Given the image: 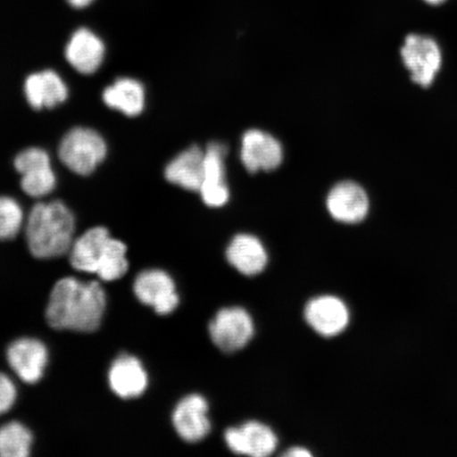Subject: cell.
<instances>
[{
  "instance_id": "1",
  "label": "cell",
  "mask_w": 457,
  "mask_h": 457,
  "mask_svg": "<svg viewBox=\"0 0 457 457\" xmlns=\"http://www.w3.org/2000/svg\"><path fill=\"white\" fill-rule=\"evenodd\" d=\"M106 304L105 290L99 282L84 283L67 277L54 286L46 320L57 330L94 333L100 328Z\"/></svg>"
},
{
  "instance_id": "2",
  "label": "cell",
  "mask_w": 457,
  "mask_h": 457,
  "mask_svg": "<svg viewBox=\"0 0 457 457\" xmlns=\"http://www.w3.org/2000/svg\"><path fill=\"white\" fill-rule=\"evenodd\" d=\"M76 232L72 211L61 200L38 203L26 221L29 251L37 259H56L70 253Z\"/></svg>"
},
{
  "instance_id": "3",
  "label": "cell",
  "mask_w": 457,
  "mask_h": 457,
  "mask_svg": "<svg viewBox=\"0 0 457 457\" xmlns=\"http://www.w3.org/2000/svg\"><path fill=\"white\" fill-rule=\"evenodd\" d=\"M57 153L68 170L79 176H88L104 162L107 145L98 131L74 128L62 137Z\"/></svg>"
},
{
  "instance_id": "4",
  "label": "cell",
  "mask_w": 457,
  "mask_h": 457,
  "mask_svg": "<svg viewBox=\"0 0 457 457\" xmlns=\"http://www.w3.org/2000/svg\"><path fill=\"white\" fill-rule=\"evenodd\" d=\"M254 322L242 307L222 308L209 324V334L214 345L225 353L243 350L254 336Z\"/></svg>"
},
{
  "instance_id": "5",
  "label": "cell",
  "mask_w": 457,
  "mask_h": 457,
  "mask_svg": "<svg viewBox=\"0 0 457 457\" xmlns=\"http://www.w3.org/2000/svg\"><path fill=\"white\" fill-rule=\"evenodd\" d=\"M403 64L411 72V79L422 87H428L442 68L441 48L433 38L410 34L402 48Z\"/></svg>"
},
{
  "instance_id": "6",
  "label": "cell",
  "mask_w": 457,
  "mask_h": 457,
  "mask_svg": "<svg viewBox=\"0 0 457 457\" xmlns=\"http://www.w3.org/2000/svg\"><path fill=\"white\" fill-rule=\"evenodd\" d=\"M14 168L21 176V187L28 196L42 198L53 193L56 176L49 154L39 147L21 151L14 160Z\"/></svg>"
},
{
  "instance_id": "7",
  "label": "cell",
  "mask_w": 457,
  "mask_h": 457,
  "mask_svg": "<svg viewBox=\"0 0 457 457\" xmlns=\"http://www.w3.org/2000/svg\"><path fill=\"white\" fill-rule=\"evenodd\" d=\"M134 293L142 304L153 307L159 314L173 312L179 304L174 279L163 270L139 273L135 279Z\"/></svg>"
},
{
  "instance_id": "8",
  "label": "cell",
  "mask_w": 457,
  "mask_h": 457,
  "mask_svg": "<svg viewBox=\"0 0 457 457\" xmlns=\"http://www.w3.org/2000/svg\"><path fill=\"white\" fill-rule=\"evenodd\" d=\"M225 442L236 454L266 457L277 450L278 439L270 426L251 420L239 427L228 428L225 432Z\"/></svg>"
},
{
  "instance_id": "9",
  "label": "cell",
  "mask_w": 457,
  "mask_h": 457,
  "mask_svg": "<svg viewBox=\"0 0 457 457\" xmlns=\"http://www.w3.org/2000/svg\"><path fill=\"white\" fill-rule=\"evenodd\" d=\"M306 322L320 336L333 338L345 331L350 323V310L338 296L320 295L307 303Z\"/></svg>"
},
{
  "instance_id": "10",
  "label": "cell",
  "mask_w": 457,
  "mask_h": 457,
  "mask_svg": "<svg viewBox=\"0 0 457 457\" xmlns=\"http://www.w3.org/2000/svg\"><path fill=\"white\" fill-rule=\"evenodd\" d=\"M177 434L187 443H197L211 431L209 404L198 394H191L180 400L171 416Z\"/></svg>"
},
{
  "instance_id": "11",
  "label": "cell",
  "mask_w": 457,
  "mask_h": 457,
  "mask_svg": "<svg viewBox=\"0 0 457 457\" xmlns=\"http://www.w3.org/2000/svg\"><path fill=\"white\" fill-rule=\"evenodd\" d=\"M241 160L250 173L273 170L283 162V147L273 136L260 129L245 131L242 138Z\"/></svg>"
},
{
  "instance_id": "12",
  "label": "cell",
  "mask_w": 457,
  "mask_h": 457,
  "mask_svg": "<svg viewBox=\"0 0 457 457\" xmlns=\"http://www.w3.org/2000/svg\"><path fill=\"white\" fill-rule=\"evenodd\" d=\"M226 154V145L220 142L210 143L204 151V181L199 193L204 203L211 208H220L230 198L225 181Z\"/></svg>"
},
{
  "instance_id": "13",
  "label": "cell",
  "mask_w": 457,
  "mask_h": 457,
  "mask_svg": "<svg viewBox=\"0 0 457 457\" xmlns=\"http://www.w3.org/2000/svg\"><path fill=\"white\" fill-rule=\"evenodd\" d=\"M327 207L334 220L353 225L368 216L370 200L361 186L353 181H343L331 188Z\"/></svg>"
},
{
  "instance_id": "14",
  "label": "cell",
  "mask_w": 457,
  "mask_h": 457,
  "mask_svg": "<svg viewBox=\"0 0 457 457\" xmlns=\"http://www.w3.org/2000/svg\"><path fill=\"white\" fill-rule=\"evenodd\" d=\"M7 359L15 374L26 384L33 385L42 379L48 364V351L42 341L21 338L9 346Z\"/></svg>"
},
{
  "instance_id": "15",
  "label": "cell",
  "mask_w": 457,
  "mask_h": 457,
  "mask_svg": "<svg viewBox=\"0 0 457 457\" xmlns=\"http://www.w3.org/2000/svg\"><path fill=\"white\" fill-rule=\"evenodd\" d=\"M105 45L100 37L87 28H79L67 43L65 56L79 73L89 76L100 70L104 62Z\"/></svg>"
},
{
  "instance_id": "16",
  "label": "cell",
  "mask_w": 457,
  "mask_h": 457,
  "mask_svg": "<svg viewBox=\"0 0 457 457\" xmlns=\"http://www.w3.org/2000/svg\"><path fill=\"white\" fill-rule=\"evenodd\" d=\"M112 237L104 227H94L74 239L70 251L71 264L74 270L82 272L98 271L106 255Z\"/></svg>"
},
{
  "instance_id": "17",
  "label": "cell",
  "mask_w": 457,
  "mask_h": 457,
  "mask_svg": "<svg viewBox=\"0 0 457 457\" xmlns=\"http://www.w3.org/2000/svg\"><path fill=\"white\" fill-rule=\"evenodd\" d=\"M24 88L29 105L37 111L59 106L70 95L64 79L54 71L30 74L26 79Z\"/></svg>"
},
{
  "instance_id": "18",
  "label": "cell",
  "mask_w": 457,
  "mask_h": 457,
  "mask_svg": "<svg viewBox=\"0 0 457 457\" xmlns=\"http://www.w3.org/2000/svg\"><path fill=\"white\" fill-rule=\"evenodd\" d=\"M228 264L247 277H254L265 270L268 253L265 245L251 234L234 237L226 250Z\"/></svg>"
},
{
  "instance_id": "19",
  "label": "cell",
  "mask_w": 457,
  "mask_h": 457,
  "mask_svg": "<svg viewBox=\"0 0 457 457\" xmlns=\"http://www.w3.org/2000/svg\"><path fill=\"white\" fill-rule=\"evenodd\" d=\"M108 381L117 396L129 399L142 395L148 385V377L138 358L121 355L112 364Z\"/></svg>"
},
{
  "instance_id": "20",
  "label": "cell",
  "mask_w": 457,
  "mask_h": 457,
  "mask_svg": "<svg viewBox=\"0 0 457 457\" xmlns=\"http://www.w3.org/2000/svg\"><path fill=\"white\" fill-rule=\"evenodd\" d=\"M204 152L193 145L170 160L164 170V177L170 184L185 190L199 192L204 181Z\"/></svg>"
},
{
  "instance_id": "21",
  "label": "cell",
  "mask_w": 457,
  "mask_h": 457,
  "mask_svg": "<svg viewBox=\"0 0 457 457\" xmlns=\"http://www.w3.org/2000/svg\"><path fill=\"white\" fill-rule=\"evenodd\" d=\"M102 98L112 110L137 117L145 111V88L138 79L120 78L103 91Z\"/></svg>"
},
{
  "instance_id": "22",
  "label": "cell",
  "mask_w": 457,
  "mask_h": 457,
  "mask_svg": "<svg viewBox=\"0 0 457 457\" xmlns=\"http://www.w3.org/2000/svg\"><path fill=\"white\" fill-rule=\"evenodd\" d=\"M32 443L31 431L21 422H9L0 428V456L27 457Z\"/></svg>"
},
{
  "instance_id": "23",
  "label": "cell",
  "mask_w": 457,
  "mask_h": 457,
  "mask_svg": "<svg viewBox=\"0 0 457 457\" xmlns=\"http://www.w3.org/2000/svg\"><path fill=\"white\" fill-rule=\"evenodd\" d=\"M127 253V245L112 237L96 276L105 282L117 281L123 278L129 270Z\"/></svg>"
},
{
  "instance_id": "24",
  "label": "cell",
  "mask_w": 457,
  "mask_h": 457,
  "mask_svg": "<svg viewBox=\"0 0 457 457\" xmlns=\"http://www.w3.org/2000/svg\"><path fill=\"white\" fill-rule=\"evenodd\" d=\"M24 211L17 200L0 196V241L14 238L24 225Z\"/></svg>"
},
{
  "instance_id": "25",
  "label": "cell",
  "mask_w": 457,
  "mask_h": 457,
  "mask_svg": "<svg viewBox=\"0 0 457 457\" xmlns=\"http://www.w3.org/2000/svg\"><path fill=\"white\" fill-rule=\"evenodd\" d=\"M17 397L14 382L7 375L0 373V415L13 407Z\"/></svg>"
},
{
  "instance_id": "26",
  "label": "cell",
  "mask_w": 457,
  "mask_h": 457,
  "mask_svg": "<svg viewBox=\"0 0 457 457\" xmlns=\"http://www.w3.org/2000/svg\"><path fill=\"white\" fill-rule=\"evenodd\" d=\"M285 456L289 457H310L312 456V453L308 451L306 448L303 447H294L286 451L284 453Z\"/></svg>"
},
{
  "instance_id": "27",
  "label": "cell",
  "mask_w": 457,
  "mask_h": 457,
  "mask_svg": "<svg viewBox=\"0 0 457 457\" xmlns=\"http://www.w3.org/2000/svg\"><path fill=\"white\" fill-rule=\"evenodd\" d=\"M95 0H67V3L74 9H85L89 7Z\"/></svg>"
},
{
  "instance_id": "28",
  "label": "cell",
  "mask_w": 457,
  "mask_h": 457,
  "mask_svg": "<svg viewBox=\"0 0 457 457\" xmlns=\"http://www.w3.org/2000/svg\"><path fill=\"white\" fill-rule=\"evenodd\" d=\"M426 3L437 5L445 2V0H425Z\"/></svg>"
}]
</instances>
